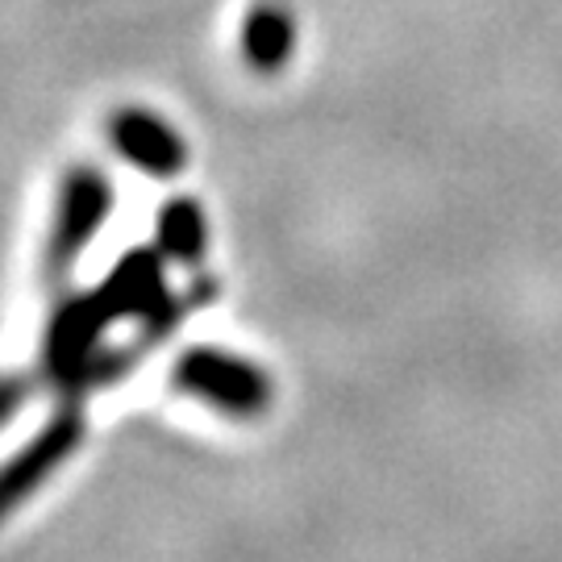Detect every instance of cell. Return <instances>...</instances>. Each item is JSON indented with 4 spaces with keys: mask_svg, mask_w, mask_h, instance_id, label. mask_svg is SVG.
Returning a JSON list of instances; mask_svg holds the SVG:
<instances>
[{
    "mask_svg": "<svg viewBox=\"0 0 562 562\" xmlns=\"http://www.w3.org/2000/svg\"><path fill=\"white\" fill-rule=\"evenodd\" d=\"M171 380L180 392L222 408L229 417H259L271 404V380L250 359H238L217 346H192L176 359Z\"/></svg>",
    "mask_w": 562,
    "mask_h": 562,
    "instance_id": "6da1fadb",
    "label": "cell"
},
{
    "mask_svg": "<svg viewBox=\"0 0 562 562\" xmlns=\"http://www.w3.org/2000/svg\"><path fill=\"white\" fill-rule=\"evenodd\" d=\"M80 442H83L80 408H63L55 422L42 425V434H34L13 459L0 467V521L9 513H18L21 504L30 501L42 483L50 480L63 462L80 450Z\"/></svg>",
    "mask_w": 562,
    "mask_h": 562,
    "instance_id": "7a4b0ae2",
    "label": "cell"
},
{
    "mask_svg": "<svg viewBox=\"0 0 562 562\" xmlns=\"http://www.w3.org/2000/svg\"><path fill=\"white\" fill-rule=\"evenodd\" d=\"M117 322L101 301V292L88 296H71L55 308L50 329H46V371L63 383V387H83L88 371L97 362V341L109 325Z\"/></svg>",
    "mask_w": 562,
    "mask_h": 562,
    "instance_id": "3957f363",
    "label": "cell"
},
{
    "mask_svg": "<svg viewBox=\"0 0 562 562\" xmlns=\"http://www.w3.org/2000/svg\"><path fill=\"white\" fill-rule=\"evenodd\" d=\"M113 209V188L101 171L80 167L63 180V196L55 209V225H50V241H46V267L50 276H63L71 262L80 259V250L97 238Z\"/></svg>",
    "mask_w": 562,
    "mask_h": 562,
    "instance_id": "277c9868",
    "label": "cell"
},
{
    "mask_svg": "<svg viewBox=\"0 0 562 562\" xmlns=\"http://www.w3.org/2000/svg\"><path fill=\"white\" fill-rule=\"evenodd\" d=\"M109 134H113V146L121 155L134 167H142L146 176L167 180V176H180L183 162H188V146H183L180 134L146 109H121L109 125Z\"/></svg>",
    "mask_w": 562,
    "mask_h": 562,
    "instance_id": "5b68a950",
    "label": "cell"
},
{
    "mask_svg": "<svg viewBox=\"0 0 562 562\" xmlns=\"http://www.w3.org/2000/svg\"><path fill=\"white\" fill-rule=\"evenodd\" d=\"M292 46H296V25H292L283 4L250 9V18L241 25V55L255 71H262V76L280 71L292 55Z\"/></svg>",
    "mask_w": 562,
    "mask_h": 562,
    "instance_id": "8992f818",
    "label": "cell"
},
{
    "mask_svg": "<svg viewBox=\"0 0 562 562\" xmlns=\"http://www.w3.org/2000/svg\"><path fill=\"white\" fill-rule=\"evenodd\" d=\"M209 241V225L196 201H171L159 213V255L180 267H196Z\"/></svg>",
    "mask_w": 562,
    "mask_h": 562,
    "instance_id": "52a82bcc",
    "label": "cell"
}]
</instances>
